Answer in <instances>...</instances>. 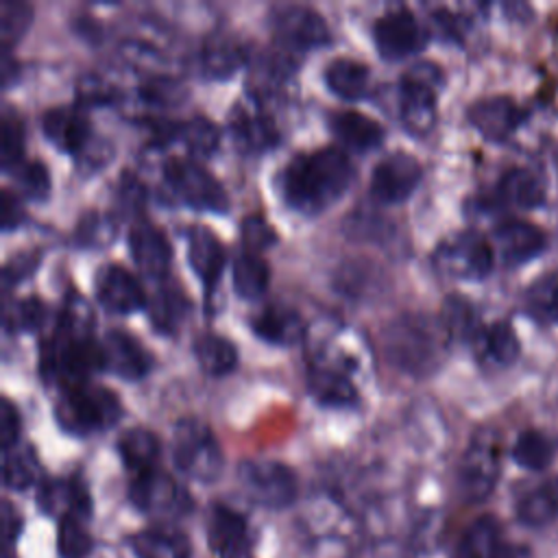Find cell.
Wrapping results in <instances>:
<instances>
[{
  "mask_svg": "<svg viewBox=\"0 0 558 558\" xmlns=\"http://www.w3.org/2000/svg\"><path fill=\"white\" fill-rule=\"evenodd\" d=\"M353 183V163L340 148H320L296 155L279 177L286 205L299 214H323Z\"/></svg>",
  "mask_w": 558,
  "mask_h": 558,
  "instance_id": "obj_1",
  "label": "cell"
},
{
  "mask_svg": "<svg viewBox=\"0 0 558 558\" xmlns=\"http://www.w3.org/2000/svg\"><path fill=\"white\" fill-rule=\"evenodd\" d=\"M447 338L440 320L423 314H401L384 331V353L395 368L425 377L440 366Z\"/></svg>",
  "mask_w": 558,
  "mask_h": 558,
  "instance_id": "obj_2",
  "label": "cell"
},
{
  "mask_svg": "<svg viewBox=\"0 0 558 558\" xmlns=\"http://www.w3.org/2000/svg\"><path fill=\"white\" fill-rule=\"evenodd\" d=\"M52 412L63 432L72 436H89L111 427L120 418V401L109 388L81 384L65 388Z\"/></svg>",
  "mask_w": 558,
  "mask_h": 558,
  "instance_id": "obj_3",
  "label": "cell"
},
{
  "mask_svg": "<svg viewBox=\"0 0 558 558\" xmlns=\"http://www.w3.org/2000/svg\"><path fill=\"white\" fill-rule=\"evenodd\" d=\"M172 460L181 473L198 482H214L225 462L214 432L194 416H185L174 425Z\"/></svg>",
  "mask_w": 558,
  "mask_h": 558,
  "instance_id": "obj_4",
  "label": "cell"
},
{
  "mask_svg": "<svg viewBox=\"0 0 558 558\" xmlns=\"http://www.w3.org/2000/svg\"><path fill=\"white\" fill-rule=\"evenodd\" d=\"M501 453L495 429L484 427L473 434L458 471V486L466 501L486 499L499 480Z\"/></svg>",
  "mask_w": 558,
  "mask_h": 558,
  "instance_id": "obj_5",
  "label": "cell"
},
{
  "mask_svg": "<svg viewBox=\"0 0 558 558\" xmlns=\"http://www.w3.org/2000/svg\"><path fill=\"white\" fill-rule=\"evenodd\" d=\"M440 70L434 63L412 65L399 81V116L416 133H427L436 122V96Z\"/></svg>",
  "mask_w": 558,
  "mask_h": 558,
  "instance_id": "obj_6",
  "label": "cell"
},
{
  "mask_svg": "<svg viewBox=\"0 0 558 558\" xmlns=\"http://www.w3.org/2000/svg\"><path fill=\"white\" fill-rule=\"evenodd\" d=\"M163 177L172 194L192 209L227 214L229 198L225 187L194 159H170L163 163Z\"/></svg>",
  "mask_w": 558,
  "mask_h": 558,
  "instance_id": "obj_7",
  "label": "cell"
},
{
  "mask_svg": "<svg viewBox=\"0 0 558 558\" xmlns=\"http://www.w3.org/2000/svg\"><path fill=\"white\" fill-rule=\"evenodd\" d=\"M493 246L473 231H462L438 244L434 268L449 279L482 281L493 270Z\"/></svg>",
  "mask_w": 558,
  "mask_h": 558,
  "instance_id": "obj_8",
  "label": "cell"
},
{
  "mask_svg": "<svg viewBox=\"0 0 558 558\" xmlns=\"http://www.w3.org/2000/svg\"><path fill=\"white\" fill-rule=\"evenodd\" d=\"M238 475L248 497L266 508H286L296 499V477L281 462L246 460Z\"/></svg>",
  "mask_w": 558,
  "mask_h": 558,
  "instance_id": "obj_9",
  "label": "cell"
},
{
  "mask_svg": "<svg viewBox=\"0 0 558 558\" xmlns=\"http://www.w3.org/2000/svg\"><path fill=\"white\" fill-rule=\"evenodd\" d=\"M373 39L384 59L399 61L418 52L427 41V33L408 9H395L375 22Z\"/></svg>",
  "mask_w": 558,
  "mask_h": 558,
  "instance_id": "obj_10",
  "label": "cell"
},
{
  "mask_svg": "<svg viewBox=\"0 0 558 558\" xmlns=\"http://www.w3.org/2000/svg\"><path fill=\"white\" fill-rule=\"evenodd\" d=\"M421 181V166L408 153H390L371 174V194L375 201L395 205L405 201Z\"/></svg>",
  "mask_w": 558,
  "mask_h": 558,
  "instance_id": "obj_11",
  "label": "cell"
},
{
  "mask_svg": "<svg viewBox=\"0 0 558 558\" xmlns=\"http://www.w3.org/2000/svg\"><path fill=\"white\" fill-rule=\"evenodd\" d=\"M272 28L281 44L296 50L325 46L331 35L323 15L310 7L288 4L272 15Z\"/></svg>",
  "mask_w": 558,
  "mask_h": 558,
  "instance_id": "obj_12",
  "label": "cell"
},
{
  "mask_svg": "<svg viewBox=\"0 0 558 558\" xmlns=\"http://www.w3.org/2000/svg\"><path fill=\"white\" fill-rule=\"evenodd\" d=\"M129 499L142 512L150 514H172L187 510L190 501L183 488L166 473L148 471L133 480L129 488Z\"/></svg>",
  "mask_w": 558,
  "mask_h": 558,
  "instance_id": "obj_13",
  "label": "cell"
},
{
  "mask_svg": "<svg viewBox=\"0 0 558 558\" xmlns=\"http://www.w3.org/2000/svg\"><path fill=\"white\" fill-rule=\"evenodd\" d=\"M545 233L530 222L508 220L493 233V253L506 266H521L545 251Z\"/></svg>",
  "mask_w": 558,
  "mask_h": 558,
  "instance_id": "obj_14",
  "label": "cell"
},
{
  "mask_svg": "<svg viewBox=\"0 0 558 558\" xmlns=\"http://www.w3.org/2000/svg\"><path fill=\"white\" fill-rule=\"evenodd\" d=\"M102 368L122 379H142L153 368L150 353L131 333L113 329L100 340Z\"/></svg>",
  "mask_w": 558,
  "mask_h": 558,
  "instance_id": "obj_15",
  "label": "cell"
},
{
  "mask_svg": "<svg viewBox=\"0 0 558 558\" xmlns=\"http://www.w3.org/2000/svg\"><path fill=\"white\" fill-rule=\"evenodd\" d=\"M469 122L482 137L490 142H504L523 122V111L508 96H488L471 105Z\"/></svg>",
  "mask_w": 558,
  "mask_h": 558,
  "instance_id": "obj_16",
  "label": "cell"
},
{
  "mask_svg": "<svg viewBox=\"0 0 558 558\" xmlns=\"http://www.w3.org/2000/svg\"><path fill=\"white\" fill-rule=\"evenodd\" d=\"M129 251L140 272L150 281H163L170 268V244L166 235L148 225L140 222L129 231Z\"/></svg>",
  "mask_w": 558,
  "mask_h": 558,
  "instance_id": "obj_17",
  "label": "cell"
},
{
  "mask_svg": "<svg viewBox=\"0 0 558 558\" xmlns=\"http://www.w3.org/2000/svg\"><path fill=\"white\" fill-rule=\"evenodd\" d=\"M96 299L113 314H131L144 307V292L137 279L122 266L109 264L96 275Z\"/></svg>",
  "mask_w": 558,
  "mask_h": 558,
  "instance_id": "obj_18",
  "label": "cell"
},
{
  "mask_svg": "<svg viewBox=\"0 0 558 558\" xmlns=\"http://www.w3.org/2000/svg\"><path fill=\"white\" fill-rule=\"evenodd\" d=\"M46 140L68 155L81 157L92 144V129L87 118L74 107H54L41 122Z\"/></svg>",
  "mask_w": 558,
  "mask_h": 558,
  "instance_id": "obj_19",
  "label": "cell"
},
{
  "mask_svg": "<svg viewBox=\"0 0 558 558\" xmlns=\"http://www.w3.org/2000/svg\"><path fill=\"white\" fill-rule=\"evenodd\" d=\"M187 262L201 277L205 292L214 294V288L225 268V251L218 238L205 227H192L187 231Z\"/></svg>",
  "mask_w": 558,
  "mask_h": 558,
  "instance_id": "obj_20",
  "label": "cell"
},
{
  "mask_svg": "<svg viewBox=\"0 0 558 558\" xmlns=\"http://www.w3.org/2000/svg\"><path fill=\"white\" fill-rule=\"evenodd\" d=\"M251 329L268 344L290 347L303 336V320L296 310L281 303H270L251 318Z\"/></svg>",
  "mask_w": 558,
  "mask_h": 558,
  "instance_id": "obj_21",
  "label": "cell"
},
{
  "mask_svg": "<svg viewBox=\"0 0 558 558\" xmlns=\"http://www.w3.org/2000/svg\"><path fill=\"white\" fill-rule=\"evenodd\" d=\"M39 506L44 512L61 519H87L92 504L85 486L72 480H52L39 488Z\"/></svg>",
  "mask_w": 558,
  "mask_h": 558,
  "instance_id": "obj_22",
  "label": "cell"
},
{
  "mask_svg": "<svg viewBox=\"0 0 558 558\" xmlns=\"http://www.w3.org/2000/svg\"><path fill=\"white\" fill-rule=\"evenodd\" d=\"M329 129L338 142L351 150H373L384 140V129L360 111H338L329 118Z\"/></svg>",
  "mask_w": 558,
  "mask_h": 558,
  "instance_id": "obj_23",
  "label": "cell"
},
{
  "mask_svg": "<svg viewBox=\"0 0 558 558\" xmlns=\"http://www.w3.org/2000/svg\"><path fill=\"white\" fill-rule=\"evenodd\" d=\"M499 198L517 209H536L545 203L547 185L545 179L530 168H510L497 187Z\"/></svg>",
  "mask_w": 558,
  "mask_h": 558,
  "instance_id": "obj_24",
  "label": "cell"
},
{
  "mask_svg": "<svg viewBox=\"0 0 558 558\" xmlns=\"http://www.w3.org/2000/svg\"><path fill=\"white\" fill-rule=\"evenodd\" d=\"M211 549L225 558H238L246 545V521L227 506H214L207 523Z\"/></svg>",
  "mask_w": 558,
  "mask_h": 558,
  "instance_id": "obj_25",
  "label": "cell"
},
{
  "mask_svg": "<svg viewBox=\"0 0 558 558\" xmlns=\"http://www.w3.org/2000/svg\"><path fill=\"white\" fill-rule=\"evenodd\" d=\"M307 390L318 405L351 408L357 403L355 386L331 366H312L307 375Z\"/></svg>",
  "mask_w": 558,
  "mask_h": 558,
  "instance_id": "obj_26",
  "label": "cell"
},
{
  "mask_svg": "<svg viewBox=\"0 0 558 558\" xmlns=\"http://www.w3.org/2000/svg\"><path fill=\"white\" fill-rule=\"evenodd\" d=\"M231 131L235 142L244 150H268L279 142V133L268 116L262 111H248L244 107H235L231 113Z\"/></svg>",
  "mask_w": 558,
  "mask_h": 558,
  "instance_id": "obj_27",
  "label": "cell"
},
{
  "mask_svg": "<svg viewBox=\"0 0 558 558\" xmlns=\"http://www.w3.org/2000/svg\"><path fill=\"white\" fill-rule=\"evenodd\" d=\"M325 83L331 94L342 100H360L368 94L371 87V72L364 63L355 59H333L325 68Z\"/></svg>",
  "mask_w": 558,
  "mask_h": 558,
  "instance_id": "obj_28",
  "label": "cell"
},
{
  "mask_svg": "<svg viewBox=\"0 0 558 558\" xmlns=\"http://www.w3.org/2000/svg\"><path fill=\"white\" fill-rule=\"evenodd\" d=\"M473 342L482 362L490 366H510L519 357V338L514 329L504 320L482 327Z\"/></svg>",
  "mask_w": 558,
  "mask_h": 558,
  "instance_id": "obj_29",
  "label": "cell"
},
{
  "mask_svg": "<svg viewBox=\"0 0 558 558\" xmlns=\"http://www.w3.org/2000/svg\"><path fill=\"white\" fill-rule=\"evenodd\" d=\"M203 70L211 78H229L244 63V48L229 35H211L201 52Z\"/></svg>",
  "mask_w": 558,
  "mask_h": 558,
  "instance_id": "obj_30",
  "label": "cell"
},
{
  "mask_svg": "<svg viewBox=\"0 0 558 558\" xmlns=\"http://www.w3.org/2000/svg\"><path fill=\"white\" fill-rule=\"evenodd\" d=\"M135 558H190V541L177 530H146L131 538Z\"/></svg>",
  "mask_w": 558,
  "mask_h": 558,
  "instance_id": "obj_31",
  "label": "cell"
},
{
  "mask_svg": "<svg viewBox=\"0 0 558 558\" xmlns=\"http://www.w3.org/2000/svg\"><path fill=\"white\" fill-rule=\"evenodd\" d=\"M504 547L499 523L493 517H480L460 538L456 558H499Z\"/></svg>",
  "mask_w": 558,
  "mask_h": 558,
  "instance_id": "obj_32",
  "label": "cell"
},
{
  "mask_svg": "<svg viewBox=\"0 0 558 558\" xmlns=\"http://www.w3.org/2000/svg\"><path fill=\"white\" fill-rule=\"evenodd\" d=\"M231 277H233V290L240 299H259L270 281V268L268 264L251 251L238 253L231 266Z\"/></svg>",
  "mask_w": 558,
  "mask_h": 558,
  "instance_id": "obj_33",
  "label": "cell"
},
{
  "mask_svg": "<svg viewBox=\"0 0 558 558\" xmlns=\"http://www.w3.org/2000/svg\"><path fill=\"white\" fill-rule=\"evenodd\" d=\"M118 453L126 469L142 475L153 471V464L159 458V440L153 432L144 427H133L120 436Z\"/></svg>",
  "mask_w": 558,
  "mask_h": 558,
  "instance_id": "obj_34",
  "label": "cell"
},
{
  "mask_svg": "<svg viewBox=\"0 0 558 558\" xmlns=\"http://www.w3.org/2000/svg\"><path fill=\"white\" fill-rule=\"evenodd\" d=\"M192 351H194V357H196L198 366L207 375H214V377L231 373L238 364V351H235L233 342L218 336V333H209V331L201 333L194 340Z\"/></svg>",
  "mask_w": 558,
  "mask_h": 558,
  "instance_id": "obj_35",
  "label": "cell"
},
{
  "mask_svg": "<svg viewBox=\"0 0 558 558\" xmlns=\"http://www.w3.org/2000/svg\"><path fill=\"white\" fill-rule=\"evenodd\" d=\"M517 517L523 525L543 527L558 517V480H549L527 495L521 497L517 504Z\"/></svg>",
  "mask_w": 558,
  "mask_h": 558,
  "instance_id": "obj_36",
  "label": "cell"
},
{
  "mask_svg": "<svg viewBox=\"0 0 558 558\" xmlns=\"http://www.w3.org/2000/svg\"><path fill=\"white\" fill-rule=\"evenodd\" d=\"M185 310H187V301L183 292L174 286L161 283L148 303V318L155 325V329H159L161 333H172L183 320Z\"/></svg>",
  "mask_w": 558,
  "mask_h": 558,
  "instance_id": "obj_37",
  "label": "cell"
},
{
  "mask_svg": "<svg viewBox=\"0 0 558 558\" xmlns=\"http://www.w3.org/2000/svg\"><path fill=\"white\" fill-rule=\"evenodd\" d=\"M556 445L538 429H525L512 445V460L527 471H543L554 460Z\"/></svg>",
  "mask_w": 558,
  "mask_h": 558,
  "instance_id": "obj_38",
  "label": "cell"
},
{
  "mask_svg": "<svg viewBox=\"0 0 558 558\" xmlns=\"http://www.w3.org/2000/svg\"><path fill=\"white\" fill-rule=\"evenodd\" d=\"M523 307L527 316L543 325H558V277H541L525 290Z\"/></svg>",
  "mask_w": 558,
  "mask_h": 558,
  "instance_id": "obj_39",
  "label": "cell"
},
{
  "mask_svg": "<svg viewBox=\"0 0 558 558\" xmlns=\"http://www.w3.org/2000/svg\"><path fill=\"white\" fill-rule=\"evenodd\" d=\"M440 323H442L447 336L458 338V340H475V336L482 329L473 305L458 294H453L445 301Z\"/></svg>",
  "mask_w": 558,
  "mask_h": 558,
  "instance_id": "obj_40",
  "label": "cell"
},
{
  "mask_svg": "<svg viewBox=\"0 0 558 558\" xmlns=\"http://www.w3.org/2000/svg\"><path fill=\"white\" fill-rule=\"evenodd\" d=\"M4 484L13 490H24L37 477V458L28 445H15L4 451L2 462Z\"/></svg>",
  "mask_w": 558,
  "mask_h": 558,
  "instance_id": "obj_41",
  "label": "cell"
},
{
  "mask_svg": "<svg viewBox=\"0 0 558 558\" xmlns=\"http://www.w3.org/2000/svg\"><path fill=\"white\" fill-rule=\"evenodd\" d=\"M179 140L185 144L192 157H209L218 148L220 133L211 120L196 116L185 124H179Z\"/></svg>",
  "mask_w": 558,
  "mask_h": 558,
  "instance_id": "obj_42",
  "label": "cell"
},
{
  "mask_svg": "<svg viewBox=\"0 0 558 558\" xmlns=\"http://www.w3.org/2000/svg\"><path fill=\"white\" fill-rule=\"evenodd\" d=\"M33 22V9L26 2H13L2 0L0 2V44L2 50H9L15 46L24 33L31 28Z\"/></svg>",
  "mask_w": 558,
  "mask_h": 558,
  "instance_id": "obj_43",
  "label": "cell"
},
{
  "mask_svg": "<svg viewBox=\"0 0 558 558\" xmlns=\"http://www.w3.org/2000/svg\"><path fill=\"white\" fill-rule=\"evenodd\" d=\"M9 172H11V179L22 196H26L31 201H44L50 194V174L41 161L24 159Z\"/></svg>",
  "mask_w": 558,
  "mask_h": 558,
  "instance_id": "obj_44",
  "label": "cell"
},
{
  "mask_svg": "<svg viewBox=\"0 0 558 558\" xmlns=\"http://www.w3.org/2000/svg\"><path fill=\"white\" fill-rule=\"evenodd\" d=\"M24 124L15 111H2V129H0V159L2 168L9 172L17 163L24 161Z\"/></svg>",
  "mask_w": 558,
  "mask_h": 558,
  "instance_id": "obj_45",
  "label": "cell"
},
{
  "mask_svg": "<svg viewBox=\"0 0 558 558\" xmlns=\"http://www.w3.org/2000/svg\"><path fill=\"white\" fill-rule=\"evenodd\" d=\"M116 235V225L109 216L98 211H87L74 231V240L78 246L85 248H102L107 246Z\"/></svg>",
  "mask_w": 558,
  "mask_h": 558,
  "instance_id": "obj_46",
  "label": "cell"
},
{
  "mask_svg": "<svg viewBox=\"0 0 558 558\" xmlns=\"http://www.w3.org/2000/svg\"><path fill=\"white\" fill-rule=\"evenodd\" d=\"M57 547L61 558H85L92 551V538L78 519H61Z\"/></svg>",
  "mask_w": 558,
  "mask_h": 558,
  "instance_id": "obj_47",
  "label": "cell"
},
{
  "mask_svg": "<svg viewBox=\"0 0 558 558\" xmlns=\"http://www.w3.org/2000/svg\"><path fill=\"white\" fill-rule=\"evenodd\" d=\"M242 240L246 251L257 253L262 248H270L277 242V233L262 216H248L242 220Z\"/></svg>",
  "mask_w": 558,
  "mask_h": 558,
  "instance_id": "obj_48",
  "label": "cell"
},
{
  "mask_svg": "<svg viewBox=\"0 0 558 558\" xmlns=\"http://www.w3.org/2000/svg\"><path fill=\"white\" fill-rule=\"evenodd\" d=\"M46 318V307L39 299H26V301H20L15 303V310H13V327L17 329H26V331H37L41 327Z\"/></svg>",
  "mask_w": 558,
  "mask_h": 558,
  "instance_id": "obj_49",
  "label": "cell"
},
{
  "mask_svg": "<svg viewBox=\"0 0 558 558\" xmlns=\"http://www.w3.org/2000/svg\"><path fill=\"white\" fill-rule=\"evenodd\" d=\"M76 96H78L81 102L92 105V107L107 105V102L113 100L111 87H109L102 78H98V76H94V74H87V76L81 78V83H78V87H76Z\"/></svg>",
  "mask_w": 558,
  "mask_h": 558,
  "instance_id": "obj_50",
  "label": "cell"
},
{
  "mask_svg": "<svg viewBox=\"0 0 558 558\" xmlns=\"http://www.w3.org/2000/svg\"><path fill=\"white\" fill-rule=\"evenodd\" d=\"M20 438V414L17 408L9 401L2 399L0 403V440H2V449H11L17 445Z\"/></svg>",
  "mask_w": 558,
  "mask_h": 558,
  "instance_id": "obj_51",
  "label": "cell"
},
{
  "mask_svg": "<svg viewBox=\"0 0 558 558\" xmlns=\"http://www.w3.org/2000/svg\"><path fill=\"white\" fill-rule=\"evenodd\" d=\"M24 220V209L17 201V196H13L9 190L2 192V201H0V225L4 231L17 229Z\"/></svg>",
  "mask_w": 558,
  "mask_h": 558,
  "instance_id": "obj_52",
  "label": "cell"
},
{
  "mask_svg": "<svg viewBox=\"0 0 558 558\" xmlns=\"http://www.w3.org/2000/svg\"><path fill=\"white\" fill-rule=\"evenodd\" d=\"M37 268V255L35 253H22L17 257H13L7 268H4V281L7 286H13L17 281H22L24 277H28L33 270Z\"/></svg>",
  "mask_w": 558,
  "mask_h": 558,
  "instance_id": "obj_53",
  "label": "cell"
},
{
  "mask_svg": "<svg viewBox=\"0 0 558 558\" xmlns=\"http://www.w3.org/2000/svg\"><path fill=\"white\" fill-rule=\"evenodd\" d=\"M20 527H22V519H20L17 510L11 506V501H4L2 504V538H4L7 556L11 554L13 541L20 536Z\"/></svg>",
  "mask_w": 558,
  "mask_h": 558,
  "instance_id": "obj_54",
  "label": "cell"
},
{
  "mask_svg": "<svg viewBox=\"0 0 558 558\" xmlns=\"http://www.w3.org/2000/svg\"><path fill=\"white\" fill-rule=\"evenodd\" d=\"M11 76H17V63L9 57V50H2V85L11 83Z\"/></svg>",
  "mask_w": 558,
  "mask_h": 558,
  "instance_id": "obj_55",
  "label": "cell"
},
{
  "mask_svg": "<svg viewBox=\"0 0 558 558\" xmlns=\"http://www.w3.org/2000/svg\"><path fill=\"white\" fill-rule=\"evenodd\" d=\"M499 558H530V556H527V551H523V549L504 547V549H501V554H499Z\"/></svg>",
  "mask_w": 558,
  "mask_h": 558,
  "instance_id": "obj_56",
  "label": "cell"
}]
</instances>
